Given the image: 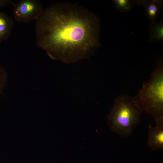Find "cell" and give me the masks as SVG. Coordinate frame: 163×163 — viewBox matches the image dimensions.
Returning <instances> with one entry per match:
<instances>
[{"mask_svg":"<svg viewBox=\"0 0 163 163\" xmlns=\"http://www.w3.org/2000/svg\"><path fill=\"white\" fill-rule=\"evenodd\" d=\"M14 24L12 18L0 11V43L8 39L11 36Z\"/></svg>","mask_w":163,"mask_h":163,"instance_id":"obj_7","label":"cell"},{"mask_svg":"<svg viewBox=\"0 0 163 163\" xmlns=\"http://www.w3.org/2000/svg\"><path fill=\"white\" fill-rule=\"evenodd\" d=\"M13 2L11 0H0V8L9 4L12 5Z\"/></svg>","mask_w":163,"mask_h":163,"instance_id":"obj_11","label":"cell"},{"mask_svg":"<svg viewBox=\"0 0 163 163\" xmlns=\"http://www.w3.org/2000/svg\"><path fill=\"white\" fill-rule=\"evenodd\" d=\"M13 17L19 22L28 23L36 21L44 9L41 2L39 0H21L17 3L13 2Z\"/></svg>","mask_w":163,"mask_h":163,"instance_id":"obj_4","label":"cell"},{"mask_svg":"<svg viewBox=\"0 0 163 163\" xmlns=\"http://www.w3.org/2000/svg\"><path fill=\"white\" fill-rule=\"evenodd\" d=\"M7 80V74L6 71L0 66V96L6 86Z\"/></svg>","mask_w":163,"mask_h":163,"instance_id":"obj_10","label":"cell"},{"mask_svg":"<svg viewBox=\"0 0 163 163\" xmlns=\"http://www.w3.org/2000/svg\"><path fill=\"white\" fill-rule=\"evenodd\" d=\"M148 132L147 144L153 150H163V122L156 123L153 127L149 126Z\"/></svg>","mask_w":163,"mask_h":163,"instance_id":"obj_6","label":"cell"},{"mask_svg":"<svg viewBox=\"0 0 163 163\" xmlns=\"http://www.w3.org/2000/svg\"><path fill=\"white\" fill-rule=\"evenodd\" d=\"M112 1L115 8L121 12L129 11L134 5V0H113Z\"/></svg>","mask_w":163,"mask_h":163,"instance_id":"obj_9","label":"cell"},{"mask_svg":"<svg viewBox=\"0 0 163 163\" xmlns=\"http://www.w3.org/2000/svg\"><path fill=\"white\" fill-rule=\"evenodd\" d=\"M134 4L143 6L145 13L151 23L156 21L163 8V1L161 0H135Z\"/></svg>","mask_w":163,"mask_h":163,"instance_id":"obj_5","label":"cell"},{"mask_svg":"<svg viewBox=\"0 0 163 163\" xmlns=\"http://www.w3.org/2000/svg\"><path fill=\"white\" fill-rule=\"evenodd\" d=\"M142 111L149 114L156 123L163 122V59L160 58L149 80L144 82L134 97Z\"/></svg>","mask_w":163,"mask_h":163,"instance_id":"obj_3","label":"cell"},{"mask_svg":"<svg viewBox=\"0 0 163 163\" xmlns=\"http://www.w3.org/2000/svg\"><path fill=\"white\" fill-rule=\"evenodd\" d=\"M142 112L134 97L121 94L115 98L107 117L111 130L122 138L130 136L139 124Z\"/></svg>","mask_w":163,"mask_h":163,"instance_id":"obj_2","label":"cell"},{"mask_svg":"<svg viewBox=\"0 0 163 163\" xmlns=\"http://www.w3.org/2000/svg\"><path fill=\"white\" fill-rule=\"evenodd\" d=\"M36 21L37 45L53 59L74 62L89 57L101 46L99 18L77 4H52Z\"/></svg>","mask_w":163,"mask_h":163,"instance_id":"obj_1","label":"cell"},{"mask_svg":"<svg viewBox=\"0 0 163 163\" xmlns=\"http://www.w3.org/2000/svg\"><path fill=\"white\" fill-rule=\"evenodd\" d=\"M149 39L152 42L163 43V21H156L149 27Z\"/></svg>","mask_w":163,"mask_h":163,"instance_id":"obj_8","label":"cell"}]
</instances>
